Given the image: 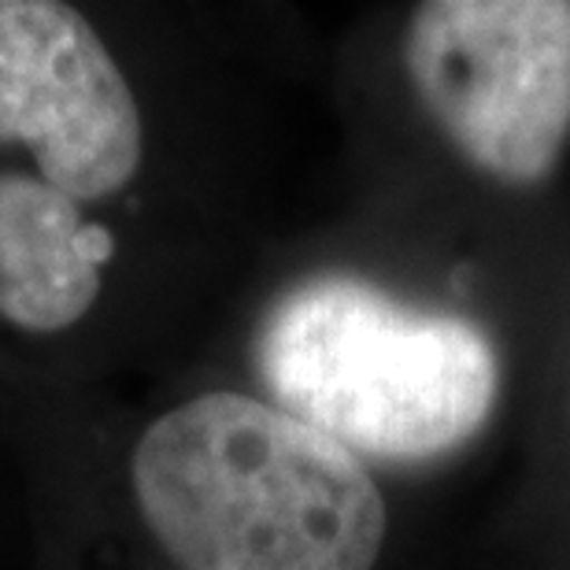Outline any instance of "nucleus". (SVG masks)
<instances>
[{"instance_id": "nucleus-1", "label": "nucleus", "mask_w": 570, "mask_h": 570, "mask_svg": "<svg viewBox=\"0 0 570 570\" xmlns=\"http://www.w3.org/2000/svg\"><path fill=\"white\" fill-rule=\"evenodd\" d=\"M401 267L326 264L259 307V396L385 482L452 489L522 452L570 318V226H500L407 200Z\"/></svg>"}, {"instance_id": "nucleus-2", "label": "nucleus", "mask_w": 570, "mask_h": 570, "mask_svg": "<svg viewBox=\"0 0 570 570\" xmlns=\"http://www.w3.org/2000/svg\"><path fill=\"white\" fill-rule=\"evenodd\" d=\"M175 570H385L390 482L259 393L208 390L148 423L130 460Z\"/></svg>"}, {"instance_id": "nucleus-3", "label": "nucleus", "mask_w": 570, "mask_h": 570, "mask_svg": "<svg viewBox=\"0 0 570 570\" xmlns=\"http://www.w3.org/2000/svg\"><path fill=\"white\" fill-rule=\"evenodd\" d=\"M390 86L412 197L500 226H570V0H415Z\"/></svg>"}, {"instance_id": "nucleus-4", "label": "nucleus", "mask_w": 570, "mask_h": 570, "mask_svg": "<svg viewBox=\"0 0 570 570\" xmlns=\"http://www.w3.org/2000/svg\"><path fill=\"white\" fill-rule=\"evenodd\" d=\"M0 145L30 148L71 200L111 197L141 170L138 97L78 8L0 0Z\"/></svg>"}, {"instance_id": "nucleus-5", "label": "nucleus", "mask_w": 570, "mask_h": 570, "mask_svg": "<svg viewBox=\"0 0 570 570\" xmlns=\"http://www.w3.org/2000/svg\"><path fill=\"white\" fill-rule=\"evenodd\" d=\"M116 253L105 226L38 175H0V318L33 334L75 326L100 296Z\"/></svg>"}, {"instance_id": "nucleus-6", "label": "nucleus", "mask_w": 570, "mask_h": 570, "mask_svg": "<svg viewBox=\"0 0 570 570\" xmlns=\"http://www.w3.org/2000/svg\"><path fill=\"white\" fill-rule=\"evenodd\" d=\"M485 556L508 570H570V538L538 522L497 511L489 522Z\"/></svg>"}]
</instances>
